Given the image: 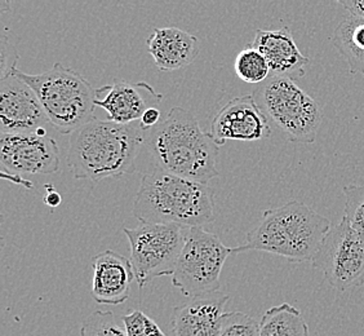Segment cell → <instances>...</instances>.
I'll return each mask as SVG.
<instances>
[{
	"label": "cell",
	"instance_id": "6da1fadb",
	"mask_svg": "<svg viewBox=\"0 0 364 336\" xmlns=\"http://www.w3.org/2000/svg\"><path fill=\"white\" fill-rule=\"evenodd\" d=\"M146 142L140 122L119 125L97 118L71 133L68 166L75 179L101 182L134 174V162Z\"/></svg>",
	"mask_w": 364,
	"mask_h": 336
},
{
	"label": "cell",
	"instance_id": "7a4b0ae2",
	"mask_svg": "<svg viewBox=\"0 0 364 336\" xmlns=\"http://www.w3.org/2000/svg\"><path fill=\"white\" fill-rule=\"evenodd\" d=\"M146 144L156 169L202 184L220 175V147L183 107H172L156 126L146 130Z\"/></svg>",
	"mask_w": 364,
	"mask_h": 336
},
{
	"label": "cell",
	"instance_id": "3957f363",
	"mask_svg": "<svg viewBox=\"0 0 364 336\" xmlns=\"http://www.w3.org/2000/svg\"><path fill=\"white\" fill-rule=\"evenodd\" d=\"M134 214L141 224L202 226L216 219L215 193L208 184L191 182L155 168L141 177Z\"/></svg>",
	"mask_w": 364,
	"mask_h": 336
},
{
	"label": "cell",
	"instance_id": "277c9868",
	"mask_svg": "<svg viewBox=\"0 0 364 336\" xmlns=\"http://www.w3.org/2000/svg\"><path fill=\"white\" fill-rule=\"evenodd\" d=\"M331 229V221L308 204L289 201L264 211L259 224L247 233L243 245L232 253L264 251L291 263L313 261Z\"/></svg>",
	"mask_w": 364,
	"mask_h": 336
},
{
	"label": "cell",
	"instance_id": "5b68a950",
	"mask_svg": "<svg viewBox=\"0 0 364 336\" xmlns=\"http://www.w3.org/2000/svg\"><path fill=\"white\" fill-rule=\"evenodd\" d=\"M14 75L33 88L50 125L63 135H71L95 120L96 90L80 73L56 63L42 74L14 69Z\"/></svg>",
	"mask_w": 364,
	"mask_h": 336
},
{
	"label": "cell",
	"instance_id": "8992f818",
	"mask_svg": "<svg viewBox=\"0 0 364 336\" xmlns=\"http://www.w3.org/2000/svg\"><path fill=\"white\" fill-rule=\"evenodd\" d=\"M259 109L286 139L296 144H314L323 110L316 98L292 78L269 77L252 92Z\"/></svg>",
	"mask_w": 364,
	"mask_h": 336
},
{
	"label": "cell",
	"instance_id": "52a82bcc",
	"mask_svg": "<svg viewBox=\"0 0 364 336\" xmlns=\"http://www.w3.org/2000/svg\"><path fill=\"white\" fill-rule=\"evenodd\" d=\"M232 247L202 226L188 229L186 242L176 264L172 285L190 298L220 291V277Z\"/></svg>",
	"mask_w": 364,
	"mask_h": 336
},
{
	"label": "cell",
	"instance_id": "ba28073f",
	"mask_svg": "<svg viewBox=\"0 0 364 336\" xmlns=\"http://www.w3.org/2000/svg\"><path fill=\"white\" fill-rule=\"evenodd\" d=\"M188 229L177 224H140L123 229L131 246L129 260L141 290L155 278L173 275Z\"/></svg>",
	"mask_w": 364,
	"mask_h": 336
},
{
	"label": "cell",
	"instance_id": "9c48e42d",
	"mask_svg": "<svg viewBox=\"0 0 364 336\" xmlns=\"http://www.w3.org/2000/svg\"><path fill=\"white\" fill-rule=\"evenodd\" d=\"M332 288L346 291L364 283V233L343 217L329 229L313 260Z\"/></svg>",
	"mask_w": 364,
	"mask_h": 336
},
{
	"label": "cell",
	"instance_id": "30bf717a",
	"mask_svg": "<svg viewBox=\"0 0 364 336\" xmlns=\"http://www.w3.org/2000/svg\"><path fill=\"white\" fill-rule=\"evenodd\" d=\"M0 163L4 177L55 174L60 168V147L49 136L1 133Z\"/></svg>",
	"mask_w": 364,
	"mask_h": 336
},
{
	"label": "cell",
	"instance_id": "8fae6325",
	"mask_svg": "<svg viewBox=\"0 0 364 336\" xmlns=\"http://www.w3.org/2000/svg\"><path fill=\"white\" fill-rule=\"evenodd\" d=\"M1 133H36L50 125L41 100L14 73L0 80Z\"/></svg>",
	"mask_w": 364,
	"mask_h": 336
},
{
	"label": "cell",
	"instance_id": "7c38bea8",
	"mask_svg": "<svg viewBox=\"0 0 364 336\" xmlns=\"http://www.w3.org/2000/svg\"><path fill=\"white\" fill-rule=\"evenodd\" d=\"M210 133L218 147H223L229 140L267 139L272 136V127L252 93H248L232 98L216 114Z\"/></svg>",
	"mask_w": 364,
	"mask_h": 336
},
{
	"label": "cell",
	"instance_id": "4fadbf2b",
	"mask_svg": "<svg viewBox=\"0 0 364 336\" xmlns=\"http://www.w3.org/2000/svg\"><path fill=\"white\" fill-rule=\"evenodd\" d=\"M161 100L163 95L146 82L131 83L127 80H114L96 90L95 104L107 112V120L131 125L140 122L147 109L154 107Z\"/></svg>",
	"mask_w": 364,
	"mask_h": 336
},
{
	"label": "cell",
	"instance_id": "5bb4252c",
	"mask_svg": "<svg viewBox=\"0 0 364 336\" xmlns=\"http://www.w3.org/2000/svg\"><path fill=\"white\" fill-rule=\"evenodd\" d=\"M92 298L98 304L119 305L128 300L136 280L131 260L112 250L100 252L92 259Z\"/></svg>",
	"mask_w": 364,
	"mask_h": 336
},
{
	"label": "cell",
	"instance_id": "9a60e30c",
	"mask_svg": "<svg viewBox=\"0 0 364 336\" xmlns=\"http://www.w3.org/2000/svg\"><path fill=\"white\" fill-rule=\"evenodd\" d=\"M229 301L223 293L191 298L173 309L171 327L173 336H218L221 317Z\"/></svg>",
	"mask_w": 364,
	"mask_h": 336
},
{
	"label": "cell",
	"instance_id": "2e32d148",
	"mask_svg": "<svg viewBox=\"0 0 364 336\" xmlns=\"http://www.w3.org/2000/svg\"><path fill=\"white\" fill-rule=\"evenodd\" d=\"M250 47L259 51L265 57L270 77H301L304 68L310 63L294 42L289 28L277 30H256V36Z\"/></svg>",
	"mask_w": 364,
	"mask_h": 336
},
{
	"label": "cell",
	"instance_id": "e0dca14e",
	"mask_svg": "<svg viewBox=\"0 0 364 336\" xmlns=\"http://www.w3.org/2000/svg\"><path fill=\"white\" fill-rule=\"evenodd\" d=\"M146 47L161 71L180 70L199 55V39L178 28H155Z\"/></svg>",
	"mask_w": 364,
	"mask_h": 336
},
{
	"label": "cell",
	"instance_id": "ac0fdd59",
	"mask_svg": "<svg viewBox=\"0 0 364 336\" xmlns=\"http://www.w3.org/2000/svg\"><path fill=\"white\" fill-rule=\"evenodd\" d=\"M332 43L346 60L351 74L364 75V19L346 17L335 30Z\"/></svg>",
	"mask_w": 364,
	"mask_h": 336
},
{
	"label": "cell",
	"instance_id": "d6986e66",
	"mask_svg": "<svg viewBox=\"0 0 364 336\" xmlns=\"http://www.w3.org/2000/svg\"><path fill=\"white\" fill-rule=\"evenodd\" d=\"M259 336H310L301 312L283 303L267 309L259 321Z\"/></svg>",
	"mask_w": 364,
	"mask_h": 336
},
{
	"label": "cell",
	"instance_id": "ffe728a7",
	"mask_svg": "<svg viewBox=\"0 0 364 336\" xmlns=\"http://www.w3.org/2000/svg\"><path fill=\"white\" fill-rule=\"evenodd\" d=\"M234 69L239 79L245 83L259 85L270 77V68L265 57L250 46L239 52L235 58Z\"/></svg>",
	"mask_w": 364,
	"mask_h": 336
},
{
	"label": "cell",
	"instance_id": "44dd1931",
	"mask_svg": "<svg viewBox=\"0 0 364 336\" xmlns=\"http://www.w3.org/2000/svg\"><path fill=\"white\" fill-rule=\"evenodd\" d=\"M80 336H128L124 325L117 321L112 312L96 310L87 317Z\"/></svg>",
	"mask_w": 364,
	"mask_h": 336
},
{
	"label": "cell",
	"instance_id": "7402d4cb",
	"mask_svg": "<svg viewBox=\"0 0 364 336\" xmlns=\"http://www.w3.org/2000/svg\"><path fill=\"white\" fill-rule=\"evenodd\" d=\"M218 336H259V322L243 312H225Z\"/></svg>",
	"mask_w": 364,
	"mask_h": 336
},
{
	"label": "cell",
	"instance_id": "603a6c76",
	"mask_svg": "<svg viewBox=\"0 0 364 336\" xmlns=\"http://www.w3.org/2000/svg\"><path fill=\"white\" fill-rule=\"evenodd\" d=\"M345 211L343 217L358 231L364 233V185L343 187Z\"/></svg>",
	"mask_w": 364,
	"mask_h": 336
},
{
	"label": "cell",
	"instance_id": "cb8c5ba5",
	"mask_svg": "<svg viewBox=\"0 0 364 336\" xmlns=\"http://www.w3.org/2000/svg\"><path fill=\"white\" fill-rule=\"evenodd\" d=\"M128 336H167L153 318L142 310L134 309L122 318Z\"/></svg>",
	"mask_w": 364,
	"mask_h": 336
},
{
	"label": "cell",
	"instance_id": "d4e9b609",
	"mask_svg": "<svg viewBox=\"0 0 364 336\" xmlns=\"http://www.w3.org/2000/svg\"><path fill=\"white\" fill-rule=\"evenodd\" d=\"M17 60L18 53L14 46L8 42V38L4 33H1V63H0V77H8L12 74L14 69H17Z\"/></svg>",
	"mask_w": 364,
	"mask_h": 336
},
{
	"label": "cell",
	"instance_id": "484cf974",
	"mask_svg": "<svg viewBox=\"0 0 364 336\" xmlns=\"http://www.w3.org/2000/svg\"><path fill=\"white\" fill-rule=\"evenodd\" d=\"M161 120V112L158 107H150L147 109L145 114L142 115L140 123L141 126L144 127L145 130H150L153 127L156 126Z\"/></svg>",
	"mask_w": 364,
	"mask_h": 336
},
{
	"label": "cell",
	"instance_id": "4316f807",
	"mask_svg": "<svg viewBox=\"0 0 364 336\" xmlns=\"http://www.w3.org/2000/svg\"><path fill=\"white\" fill-rule=\"evenodd\" d=\"M340 6H343L350 16L364 19V0H343L338 1Z\"/></svg>",
	"mask_w": 364,
	"mask_h": 336
},
{
	"label": "cell",
	"instance_id": "83f0119b",
	"mask_svg": "<svg viewBox=\"0 0 364 336\" xmlns=\"http://www.w3.org/2000/svg\"><path fill=\"white\" fill-rule=\"evenodd\" d=\"M46 190H47V194L44 196V204L52 209H56L63 202V196H60L58 191H56L53 185H46Z\"/></svg>",
	"mask_w": 364,
	"mask_h": 336
}]
</instances>
